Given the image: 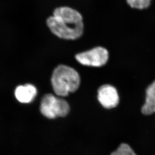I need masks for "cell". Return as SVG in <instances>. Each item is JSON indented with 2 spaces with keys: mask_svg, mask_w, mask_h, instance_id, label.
I'll return each mask as SVG.
<instances>
[{
  "mask_svg": "<svg viewBox=\"0 0 155 155\" xmlns=\"http://www.w3.org/2000/svg\"><path fill=\"white\" fill-rule=\"evenodd\" d=\"M75 59L84 66L100 67L107 62L108 52L103 47H95L88 51L76 54Z\"/></svg>",
  "mask_w": 155,
  "mask_h": 155,
  "instance_id": "277c9868",
  "label": "cell"
},
{
  "mask_svg": "<svg viewBox=\"0 0 155 155\" xmlns=\"http://www.w3.org/2000/svg\"><path fill=\"white\" fill-rule=\"evenodd\" d=\"M116 152L119 155H137L130 146L127 143H121Z\"/></svg>",
  "mask_w": 155,
  "mask_h": 155,
  "instance_id": "9c48e42d",
  "label": "cell"
},
{
  "mask_svg": "<svg viewBox=\"0 0 155 155\" xmlns=\"http://www.w3.org/2000/svg\"><path fill=\"white\" fill-rule=\"evenodd\" d=\"M70 110L68 102L62 98H58L51 94L44 95L40 104L41 113L48 119L64 117Z\"/></svg>",
  "mask_w": 155,
  "mask_h": 155,
  "instance_id": "3957f363",
  "label": "cell"
},
{
  "mask_svg": "<svg viewBox=\"0 0 155 155\" xmlns=\"http://www.w3.org/2000/svg\"><path fill=\"white\" fill-rule=\"evenodd\" d=\"M152 0H126L127 4L134 9L143 10L149 7Z\"/></svg>",
  "mask_w": 155,
  "mask_h": 155,
  "instance_id": "ba28073f",
  "label": "cell"
},
{
  "mask_svg": "<svg viewBox=\"0 0 155 155\" xmlns=\"http://www.w3.org/2000/svg\"><path fill=\"white\" fill-rule=\"evenodd\" d=\"M37 90L34 85L27 84L20 85L16 88L15 96L18 101L22 103H29L36 96Z\"/></svg>",
  "mask_w": 155,
  "mask_h": 155,
  "instance_id": "8992f818",
  "label": "cell"
},
{
  "mask_svg": "<svg viewBox=\"0 0 155 155\" xmlns=\"http://www.w3.org/2000/svg\"><path fill=\"white\" fill-rule=\"evenodd\" d=\"M81 78L75 70L65 65L58 66L53 72L51 84L55 93L65 97L79 88Z\"/></svg>",
  "mask_w": 155,
  "mask_h": 155,
  "instance_id": "7a4b0ae2",
  "label": "cell"
},
{
  "mask_svg": "<svg viewBox=\"0 0 155 155\" xmlns=\"http://www.w3.org/2000/svg\"><path fill=\"white\" fill-rule=\"evenodd\" d=\"M142 112L145 115H150L155 112V81L146 90V97Z\"/></svg>",
  "mask_w": 155,
  "mask_h": 155,
  "instance_id": "52a82bcc",
  "label": "cell"
},
{
  "mask_svg": "<svg viewBox=\"0 0 155 155\" xmlns=\"http://www.w3.org/2000/svg\"><path fill=\"white\" fill-rule=\"evenodd\" d=\"M97 98L101 105L105 108H113L116 107L119 103L117 90L111 85L101 86L98 90Z\"/></svg>",
  "mask_w": 155,
  "mask_h": 155,
  "instance_id": "5b68a950",
  "label": "cell"
},
{
  "mask_svg": "<svg viewBox=\"0 0 155 155\" xmlns=\"http://www.w3.org/2000/svg\"><path fill=\"white\" fill-rule=\"evenodd\" d=\"M46 23L54 35L65 40H76L84 33L82 15L78 11L68 7L56 8L53 15L47 18Z\"/></svg>",
  "mask_w": 155,
  "mask_h": 155,
  "instance_id": "6da1fadb",
  "label": "cell"
},
{
  "mask_svg": "<svg viewBox=\"0 0 155 155\" xmlns=\"http://www.w3.org/2000/svg\"><path fill=\"white\" fill-rule=\"evenodd\" d=\"M111 155H119L117 153V152H116V151H114V152L112 153V154H111Z\"/></svg>",
  "mask_w": 155,
  "mask_h": 155,
  "instance_id": "30bf717a",
  "label": "cell"
}]
</instances>
